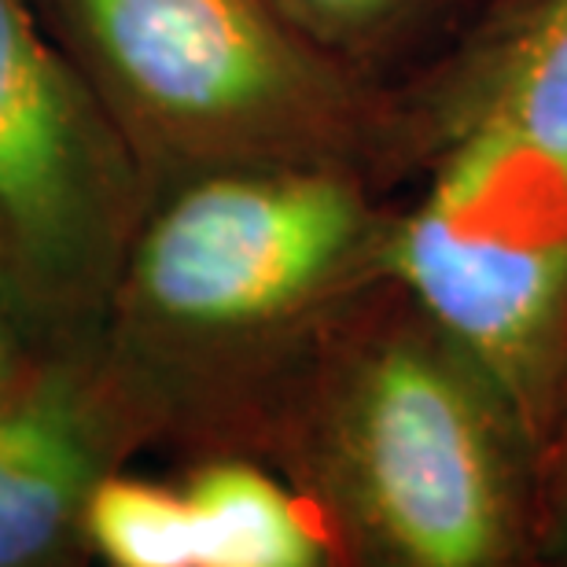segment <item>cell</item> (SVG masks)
Listing matches in <instances>:
<instances>
[{
	"instance_id": "cell-1",
	"label": "cell",
	"mask_w": 567,
	"mask_h": 567,
	"mask_svg": "<svg viewBox=\"0 0 567 567\" xmlns=\"http://www.w3.org/2000/svg\"><path fill=\"white\" fill-rule=\"evenodd\" d=\"M350 361L324 472L361 546L405 567H491L527 530L535 450L486 372L424 313Z\"/></svg>"
},
{
	"instance_id": "cell-2",
	"label": "cell",
	"mask_w": 567,
	"mask_h": 567,
	"mask_svg": "<svg viewBox=\"0 0 567 567\" xmlns=\"http://www.w3.org/2000/svg\"><path fill=\"white\" fill-rule=\"evenodd\" d=\"M383 262L549 464L567 399V155L497 130L442 133Z\"/></svg>"
},
{
	"instance_id": "cell-3",
	"label": "cell",
	"mask_w": 567,
	"mask_h": 567,
	"mask_svg": "<svg viewBox=\"0 0 567 567\" xmlns=\"http://www.w3.org/2000/svg\"><path fill=\"white\" fill-rule=\"evenodd\" d=\"M133 126L214 169L324 163L354 107L269 0H63Z\"/></svg>"
},
{
	"instance_id": "cell-4",
	"label": "cell",
	"mask_w": 567,
	"mask_h": 567,
	"mask_svg": "<svg viewBox=\"0 0 567 567\" xmlns=\"http://www.w3.org/2000/svg\"><path fill=\"white\" fill-rule=\"evenodd\" d=\"M377 247L369 203L328 163L225 166L130 255L126 299L177 339H244L324 302Z\"/></svg>"
},
{
	"instance_id": "cell-5",
	"label": "cell",
	"mask_w": 567,
	"mask_h": 567,
	"mask_svg": "<svg viewBox=\"0 0 567 567\" xmlns=\"http://www.w3.org/2000/svg\"><path fill=\"white\" fill-rule=\"evenodd\" d=\"M133 181L122 144L27 0H0V277L41 306L115 269Z\"/></svg>"
},
{
	"instance_id": "cell-6",
	"label": "cell",
	"mask_w": 567,
	"mask_h": 567,
	"mask_svg": "<svg viewBox=\"0 0 567 567\" xmlns=\"http://www.w3.org/2000/svg\"><path fill=\"white\" fill-rule=\"evenodd\" d=\"M100 480L104 435L66 372L0 391V567L60 557L82 535Z\"/></svg>"
},
{
	"instance_id": "cell-7",
	"label": "cell",
	"mask_w": 567,
	"mask_h": 567,
	"mask_svg": "<svg viewBox=\"0 0 567 567\" xmlns=\"http://www.w3.org/2000/svg\"><path fill=\"white\" fill-rule=\"evenodd\" d=\"M431 122L435 137L497 130L567 155V0H524L450 74Z\"/></svg>"
},
{
	"instance_id": "cell-8",
	"label": "cell",
	"mask_w": 567,
	"mask_h": 567,
	"mask_svg": "<svg viewBox=\"0 0 567 567\" xmlns=\"http://www.w3.org/2000/svg\"><path fill=\"white\" fill-rule=\"evenodd\" d=\"M196 567H313L328 546L302 505L251 464H207L188 480Z\"/></svg>"
},
{
	"instance_id": "cell-9",
	"label": "cell",
	"mask_w": 567,
	"mask_h": 567,
	"mask_svg": "<svg viewBox=\"0 0 567 567\" xmlns=\"http://www.w3.org/2000/svg\"><path fill=\"white\" fill-rule=\"evenodd\" d=\"M82 535L115 567H196V535L177 486L104 475L89 497Z\"/></svg>"
},
{
	"instance_id": "cell-10",
	"label": "cell",
	"mask_w": 567,
	"mask_h": 567,
	"mask_svg": "<svg viewBox=\"0 0 567 567\" xmlns=\"http://www.w3.org/2000/svg\"><path fill=\"white\" fill-rule=\"evenodd\" d=\"M410 0H277V8L324 41H358L388 27Z\"/></svg>"
},
{
	"instance_id": "cell-11",
	"label": "cell",
	"mask_w": 567,
	"mask_h": 567,
	"mask_svg": "<svg viewBox=\"0 0 567 567\" xmlns=\"http://www.w3.org/2000/svg\"><path fill=\"white\" fill-rule=\"evenodd\" d=\"M549 464L557 468V491H553V505H557V538H560V553L567 557V399H564V413H560V427H557V442H553Z\"/></svg>"
},
{
	"instance_id": "cell-12",
	"label": "cell",
	"mask_w": 567,
	"mask_h": 567,
	"mask_svg": "<svg viewBox=\"0 0 567 567\" xmlns=\"http://www.w3.org/2000/svg\"><path fill=\"white\" fill-rule=\"evenodd\" d=\"M16 383V328L8 313V284L0 277V391Z\"/></svg>"
}]
</instances>
